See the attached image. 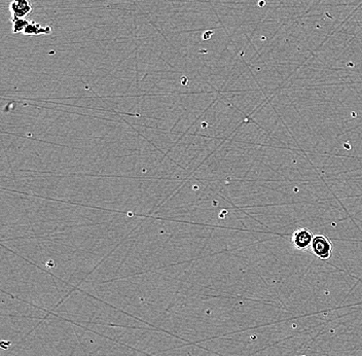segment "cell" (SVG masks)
I'll return each mask as SVG.
<instances>
[{"label":"cell","instance_id":"obj_1","mask_svg":"<svg viewBox=\"0 0 362 356\" xmlns=\"http://www.w3.org/2000/svg\"><path fill=\"white\" fill-rule=\"evenodd\" d=\"M313 254L323 261H327L334 252V244L327 236L323 234L315 235L311 244Z\"/></svg>","mask_w":362,"mask_h":356},{"label":"cell","instance_id":"obj_2","mask_svg":"<svg viewBox=\"0 0 362 356\" xmlns=\"http://www.w3.org/2000/svg\"><path fill=\"white\" fill-rule=\"evenodd\" d=\"M313 238H314V235L312 234L310 230L306 229V228H301V229L297 230L292 234V241L297 250H305L308 247H311Z\"/></svg>","mask_w":362,"mask_h":356},{"label":"cell","instance_id":"obj_3","mask_svg":"<svg viewBox=\"0 0 362 356\" xmlns=\"http://www.w3.org/2000/svg\"><path fill=\"white\" fill-rule=\"evenodd\" d=\"M10 10L13 13V19H25L26 16L32 11V6L28 0H13Z\"/></svg>","mask_w":362,"mask_h":356},{"label":"cell","instance_id":"obj_4","mask_svg":"<svg viewBox=\"0 0 362 356\" xmlns=\"http://www.w3.org/2000/svg\"><path fill=\"white\" fill-rule=\"evenodd\" d=\"M51 32H52L51 27H42L37 22H30L23 33L26 35H50Z\"/></svg>","mask_w":362,"mask_h":356},{"label":"cell","instance_id":"obj_5","mask_svg":"<svg viewBox=\"0 0 362 356\" xmlns=\"http://www.w3.org/2000/svg\"><path fill=\"white\" fill-rule=\"evenodd\" d=\"M30 22L25 19H13V32L20 33L25 31L26 27Z\"/></svg>","mask_w":362,"mask_h":356}]
</instances>
